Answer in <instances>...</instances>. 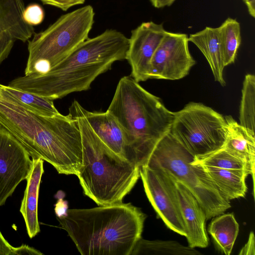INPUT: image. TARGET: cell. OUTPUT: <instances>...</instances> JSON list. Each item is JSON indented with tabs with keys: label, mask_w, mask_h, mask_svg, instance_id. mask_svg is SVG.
<instances>
[{
	"label": "cell",
	"mask_w": 255,
	"mask_h": 255,
	"mask_svg": "<svg viewBox=\"0 0 255 255\" xmlns=\"http://www.w3.org/2000/svg\"><path fill=\"white\" fill-rule=\"evenodd\" d=\"M107 111L121 127L132 159L139 167L170 131L174 116L159 97L130 76L119 80Z\"/></svg>",
	"instance_id": "cell-4"
},
{
	"label": "cell",
	"mask_w": 255,
	"mask_h": 255,
	"mask_svg": "<svg viewBox=\"0 0 255 255\" xmlns=\"http://www.w3.org/2000/svg\"><path fill=\"white\" fill-rule=\"evenodd\" d=\"M43 4L58 8L66 11L75 5L83 4L86 0H39Z\"/></svg>",
	"instance_id": "cell-27"
},
{
	"label": "cell",
	"mask_w": 255,
	"mask_h": 255,
	"mask_svg": "<svg viewBox=\"0 0 255 255\" xmlns=\"http://www.w3.org/2000/svg\"><path fill=\"white\" fill-rule=\"evenodd\" d=\"M240 255H255V239L253 232L250 234L248 241L244 247L241 249Z\"/></svg>",
	"instance_id": "cell-28"
},
{
	"label": "cell",
	"mask_w": 255,
	"mask_h": 255,
	"mask_svg": "<svg viewBox=\"0 0 255 255\" xmlns=\"http://www.w3.org/2000/svg\"><path fill=\"white\" fill-rule=\"evenodd\" d=\"M23 0H0V64L9 55L15 42H25L32 36L33 26L22 18Z\"/></svg>",
	"instance_id": "cell-13"
},
{
	"label": "cell",
	"mask_w": 255,
	"mask_h": 255,
	"mask_svg": "<svg viewBox=\"0 0 255 255\" xmlns=\"http://www.w3.org/2000/svg\"><path fill=\"white\" fill-rule=\"evenodd\" d=\"M186 34L166 31L150 62V79L176 80L189 73L196 61L191 55Z\"/></svg>",
	"instance_id": "cell-10"
},
{
	"label": "cell",
	"mask_w": 255,
	"mask_h": 255,
	"mask_svg": "<svg viewBox=\"0 0 255 255\" xmlns=\"http://www.w3.org/2000/svg\"><path fill=\"white\" fill-rule=\"evenodd\" d=\"M74 100L69 115L81 135L82 164L77 174L84 194L99 206L122 202L140 177V167L109 149L100 140Z\"/></svg>",
	"instance_id": "cell-5"
},
{
	"label": "cell",
	"mask_w": 255,
	"mask_h": 255,
	"mask_svg": "<svg viewBox=\"0 0 255 255\" xmlns=\"http://www.w3.org/2000/svg\"><path fill=\"white\" fill-rule=\"evenodd\" d=\"M194 157L169 132L157 144L145 165L163 170L182 184L196 198L209 220L229 209L230 202L219 193L201 166L192 164Z\"/></svg>",
	"instance_id": "cell-6"
},
{
	"label": "cell",
	"mask_w": 255,
	"mask_h": 255,
	"mask_svg": "<svg viewBox=\"0 0 255 255\" xmlns=\"http://www.w3.org/2000/svg\"><path fill=\"white\" fill-rule=\"evenodd\" d=\"M81 109L90 127L102 142L114 153L136 164L124 131L114 117L107 111L92 112L83 107Z\"/></svg>",
	"instance_id": "cell-15"
},
{
	"label": "cell",
	"mask_w": 255,
	"mask_h": 255,
	"mask_svg": "<svg viewBox=\"0 0 255 255\" xmlns=\"http://www.w3.org/2000/svg\"><path fill=\"white\" fill-rule=\"evenodd\" d=\"M191 163L203 166L246 171L252 175L254 192L255 168L247 161L231 153L223 147L204 155L195 156Z\"/></svg>",
	"instance_id": "cell-21"
},
{
	"label": "cell",
	"mask_w": 255,
	"mask_h": 255,
	"mask_svg": "<svg viewBox=\"0 0 255 255\" xmlns=\"http://www.w3.org/2000/svg\"><path fill=\"white\" fill-rule=\"evenodd\" d=\"M92 6L87 5L59 17L27 41L24 75L48 71L88 38L94 23Z\"/></svg>",
	"instance_id": "cell-7"
},
{
	"label": "cell",
	"mask_w": 255,
	"mask_h": 255,
	"mask_svg": "<svg viewBox=\"0 0 255 255\" xmlns=\"http://www.w3.org/2000/svg\"><path fill=\"white\" fill-rule=\"evenodd\" d=\"M174 181L189 246L206 248L209 239L205 227V213L192 193L182 184Z\"/></svg>",
	"instance_id": "cell-14"
},
{
	"label": "cell",
	"mask_w": 255,
	"mask_h": 255,
	"mask_svg": "<svg viewBox=\"0 0 255 255\" xmlns=\"http://www.w3.org/2000/svg\"><path fill=\"white\" fill-rule=\"evenodd\" d=\"M140 177L147 197L158 216L168 228L185 237L175 181L163 170L146 165L140 167Z\"/></svg>",
	"instance_id": "cell-9"
},
{
	"label": "cell",
	"mask_w": 255,
	"mask_h": 255,
	"mask_svg": "<svg viewBox=\"0 0 255 255\" xmlns=\"http://www.w3.org/2000/svg\"><path fill=\"white\" fill-rule=\"evenodd\" d=\"M225 119L226 136L223 147L255 168V135L242 126L232 116H226Z\"/></svg>",
	"instance_id": "cell-18"
},
{
	"label": "cell",
	"mask_w": 255,
	"mask_h": 255,
	"mask_svg": "<svg viewBox=\"0 0 255 255\" xmlns=\"http://www.w3.org/2000/svg\"><path fill=\"white\" fill-rule=\"evenodd\" d=\"M146 217L130 203L121 202L67 210L57 220L82 255H131Z\"/></svg>",
	"instance_id": "cell-3"
},
{
	"label": "cell",
	"mask_w": 255,
	"mask_h": 255,
	"mask_svg": "<svg viewBox=\"0 0 255 255\" xmlns=\"http://www.w3.org/2000/svg\"><path fill=\"white\" fill-rule=\"evenodd\" d=\"M239 231V224L232 213L216 216L208 227V232L218 248L226 255L231 254Z\"/></svg>",
	"instance_id": "cell-20"
},
{
	"label": "cell",
	"mask_w": 255,
	"mask_h": 255,
	"mask_svg": "<svg viewBox=\"0 0 255 255\" xmlns=\"http://www.w3.org/2000/svg\"><path fill=\"white\" fill-rule=\"evenodd\" d=\"M194 248L185 246L175 241H149L141 238L131 255H200Z\"/></svg>",
	"instance_id": "cell-22"
},
{
	"label": "cell",
	"mask_w": 255,
	"mask_h": 255,
	"mask_svg": "<svg viewBox=\"0 0 255 255\" xmlns=\"http://www.w3.org/2000/svg\"><path fill=\"white\" fill-rule=\"evenodd\" d=\"M246 5L249 14L255 17V0H242Z\"/></svg>",
	"instance_id": "cell-32"
},
{
	"label": "cell",
	"mask_w": 255,
	"mask_h": 255,
	"mask_svg": "<svg viewBox=\"0 0 255 255\" xmlns=\"http://www.w3.org/2000/svg\"><path fill=\"white\" fill-rule=\"evenodd\" d=\"M32 159L18 141L0 126V207L26 180Z\"/></svg>",
	"instance_id": "cell-11"
},
{
	"label": "cell",
	"mask_w": 255,
	"mask_h": 255,
	"mask_svg": "<svg viewBox=\"0 0 255 255\" xmlns=\"http://www.w3.org/2000/svg\"><path fill=\"white\" fill-rule=\"evenodd\" d=\"M188 40L201 51L208 62L215 80L222 86L226 85L223 71L225 67L218 27H206L191 34Z\"/></svg>",
	"instance_id": "cell-17"
},
{
	"label": "cell",
	"mask_w": 255,
	"mask_h": 255,
	"mask_svg": "<svg viewBox=\"0 0 255 255\" xmlns=\"http://www.w3.org/2000/svg\"><path fill=\"white\" fill-rule=\"evenodd\" d=\"M200 166L219 193L226 200L230 201L236 198L244 197L246 195L247 187L245 180L250 174L247 171Z\"/></svg>",
	"instance_id": "cell-19"
},
{
	"label": "cell",
	"mask_w": 255,
	"mask_h": 255,
	"mask_svg": "<svg viewBox=\"0 0 255 255\" xmlns=\"http://www.w3.org/2000/svg\"><path fill=\"white\" fill-rule=\"evenodd\" d=\"M45 12L43 7L39 4L33 3L25 7L22 12L24 21L31 26L40 24L44 20Z\"/></svg>",
	"instance_id": "cell-26"
},
{
	"label": "cell",
	"mask_w": 255,
	"mask_h": 255,
	"mask_svg": "<svg viewBox=\"0 0 255 255\" xmlns=\"http://www.w3.org/2000/svg\"><path fill=\"white\" fill-rule=\"evenodd\" d=\"M44 160L32 159L30 170L26 179V186L21 201L20 212L25 221L27 232L30 239L40 232L38 220V199L41 179L44 173Z\"/></svg>",
	"instance_id": "cell-16"
},
{
	"label": "cell",
	"mask_w": 255,
	"mask_h": 255,
	"mask_svg": "<svg viewBox=\"0 0 255 255\" xmlns=\"http://www.w3.org/2000/svg\"><path fill=\"white\" fill-rule=\"evenodd\" d=\"M174 115L169 132L194 156L223 147L226 122L221 114L201 103L190 102Z\"/></svg>",
	"instance_id": "cell-8"
},
{
	"label": "cell",
	"mask_w": 255,
	"mask_h": 255,
	"mask_svg": "<svg viewBox=\"0 0 255 255\" xmlns=\"http://www.w3.org/2000/svg\"><path fill=\"white\" fill-rule=\"evenodd\" d=\"M175 0H149L151 4L157 8L170 6Z\"/></svg>",
	"instance_id": "cell-31"
},
{
	"label": "cell",
	"mask_w": 255,
	"mask_h": 255,
	"mask_svg": "<svg viewBox=\"0 0 255 255\" xmlns=\"http://www.w3.org/2000/svg\"><path fill=\"white\" fill-rule=\"evenodd\" d=\"M15 247L11 246L0 231V255H15Z\"/></svg>",
	"instance_id": "cell-29"
},
{
	"label": "cell",
	"mask_w": 255,
	"mask_h": 255,
	"mask_svg": "<svg viewBox=\"0 0 255 255\" xmlns=\"http://www.w3.org/2000/svg\"><path fill=\"white\" fill-rule=\"evenodd\" d=\"M43 255L39 251L26 245H22L15 247V255Z\"/></svg>",
	"instance_id": "cell-30"
},
{
	"label": "cell",
	"mask_w": 255,
	"mask_h": 255,
	"mask_svg": "<svg viewBox=\"0 0 255 255\" xmlns=\"http://www.w3.org/2000/svg\"><path fill=\"white\" fill-rule=\"evenodd\" d=\"M225 66L234 63L241 43L240 23L231 17L218 27Z\"/></svg>",
	"instance_id": "cell-24"
},
{
	"label": "cell",
	"mask_w": 255,
	"mask_h": 255,
	"mask_svg": "<svg viewBox=\"0 0 255 255\" xmlns=\"http://www.w3.org/2000/svg\"><path fill=\"white\" fill-rule=\"evenodd\" d=\"M255 76L246 75L243 81L239 111L240 124L255 134Z\"/></svg>",
	"instance_id": "cell-25"
},
{
	"label": "cell",
	"mask_w": 255,
	"mask_h": 255,
	"mask_svg": "<svg viewBox=\"0 0 255 255\" xmlns=\"http://www.w3.org/2000/svg\"><path fill=\"white\" fill-rule=\"evenodd\" d=\"M128 44L123 33L107 29L85 40L48 71L16 78L8 85L52 101L86 91L114 62L126 59Z\"/></svg>",
	"instance_id": "cell-2"
},
{
	"label": "cell",
	"mask_w": 255,
	"mask_h": 255,
	"mask_svg": "<svg viewBox=\"0 0 255 255\" xmlns=\"http://www.w3.org/2000/svg\"><path fill=\"white\" fill-rule=\"evenodd\" d=\"M2 87L18 103L35 114L46 117L60 114L52 100L8 85H2Z\"/></svg>",
	"instance_id": "cell-23"
},
{
	"label": "cell",
	"mask_w": 255,
	"mask_h": 255,
	"mask_svg": "<svg viewBox=\"0 0 255 255\" xmlns=\"http://www.w3.org/2000/svg\"><path fill=\"white\" fill-rule=\"evenodd\" d=\"M0 126L23 146L32 159H41L59 174H68L82 158L81 132L70 115L35 114L18 103L0 83Z\"/></svg>",
	"instance_id": "cell-1"
},
{
	"label": "cell",
	"mask_w": 255,
	"mask_h": 255,
	"mask_svg": "<svg viewBox=\"0 0 255 255\" xmlns=\"http://www.w3.org/2000/svg\"><path fill=\"white\" fill-rule=\"evenodd\" d=\"M166 31L162 23L153 21L132 30L126 59L131 67L130 76L137 82L150 79L151 59Z\"/></svg>",
	"instance_id": "cell-12"
}]
</instances>
